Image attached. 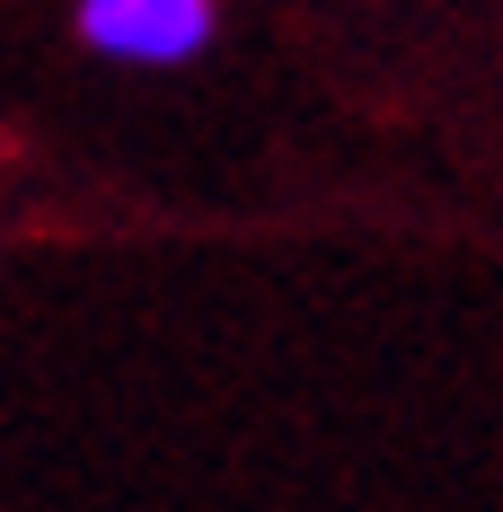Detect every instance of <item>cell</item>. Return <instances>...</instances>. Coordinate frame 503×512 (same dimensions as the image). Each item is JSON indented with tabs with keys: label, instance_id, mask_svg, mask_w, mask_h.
I'll use <instances>...</instances> for the list:
<instances>
[{
	"label": "cell",
	"instance_id": "6da1fadb",
	"mask_svg": "<svg viewBox=\"0 0 503 512\" xmlns=\"http://www.w3.org/2000/svg\"><path fill=\"white\" fill-rule=\"evenodd\" d=\"M71 36L133 71H177L221 36V0H71Z\"/></svg>",
	"mask_w": 503,
	"mask_h": 512
}]
</instances>
